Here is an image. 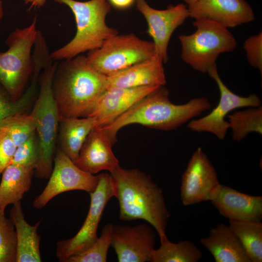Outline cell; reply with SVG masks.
Wrapping results in <instances>:
<instances>
[{
    "mask_svg": "<svg viewBox=\"0 0 262 262\" xmlns=\"http://www.w3.org/2000/svg\"><path fill=\"white\" fill-rule=\"evenodd\" d=\"M110 173L114 196L119 203V218L144 220L153 226L160 240L167 237L170 214L163 191L151 177L137 169H127L120 165Z\"/></svg>",
    "mask_w": 262,
    "mask_h": 262,
    "instance_id": "1",
    "label": "cell"
},
{
    "mask_svg": "<svg viewBox=\"0 0 262 262\" xmlns=\"http://www.w3.org/2000/svg\"><path fill=\"white\" fill-rule=\"evenodd\" d=\"M60 61L52 82L60 116L88 117L107 89V76L97 70L83 55Z\"/></svg>",
    "mask_w": 262,
    "mask_h": 262,
    "instance_id": "2",
    "label": "cell"
},
{
    "mask_svg": "<svg viewBox=\"0 0 262 262\" xmlns=\"http://www.w3.org/2000/svg\"><path fill=\"white\" fill-rule=\"evenodd\" d=\"M211 108V104L205 97L193 98L182 104L173 103L169 99L168 90L162 86L112 123L99 127L114 144L117 132L126 126L140 124L155 129L173 130Z\"/></svg>",
    "mask_w": 262,
    "mask_h": 262,
    "instance_id": "3",
    "label": "cell"
},
{
    "mask_svg": "<svg viewBox=\"0 0 262 262\" xmlns=\"http://www.w3.org/2000/svg\"><path fill=\"white\" fill-rule=\"evenodd\" d=\"M53 0L70 8L74 16L76 32L67 44L50 53L52 60L70 59L98 49L107 39L118 33L116 29L106 23L111 7L107 0Z\"/></svg>",
    "mask_w": 262,
    "mask_h": 262,
    "instance_id": "4",
    "label": "cell"
},
{
    "mask_svg": "<svg viewBox=\"0 0 262 262\" xmlns=\"http://www.w3.org/2000/svg\"><path fill=\"white\" fill-rule=\"evenodd\" d=\"M58 61L50 60L40 75V90L30 114L36 127L39 141L40 155L34 176L39 179H48L53 167L58 136L60 115L54 99L52 82Z\"/></svg>",
    "mask_w": 262,
    "mask_h": 262,
    "instance_id": "5",
    "label": "cell"
},
{
    "mask_svg": "<svg viewBox=\"0 0 262 262\" xmlns=\"http://www.w3.org/2000/svg\"><path fill=\"white\" fill-rule=\"evenodd\" d=\"M36 23L35 16L27 27L15 29L6 40L7 50L0 52V84L14 102L21 98L33 74L34 64L31 51L38 31Z\"/></svg>",
    "mask_w": 262,
    "mask_h": 262,
    "instance_id": "6",
    "label": "cell"
},
{
    "mask_svg": "<svg viewBox=\"0 0 262 262\" xmlns=\"http://www.w3.org/2000/svg\"><path fill=\"white\" fill-rule=\"evenodd\" d=\"M196 31L179 36L182 61L194 69L207 73L220 54L233 51L237 41L228 29L205 18L195 19Z\"/></svg>",
    "mask_w": 262,
    "mask_h": 262,
    "instance_id": "7",
    "label": "cell"
},
{
    "mask_svg": "<svg viewBox=\"0 0 262 262\" xmlns=\"http://www.w3.org/2000/svg\"><path fill=\"white\" fill-rule=\"evenodd\" d=\"M152 42L133 33L107 39L98 49L88 52L89 63L98 72L109 76L156 55Z\"/></svg>",
    "mask_w": 262,
    "mask_h": 262,
    "instance_id": "8",
    "label": "cell"
},
{
    "mask_svg": "<svg viewBox=\"0 0 262 262\" xmlns=\"http://www.w3.org/2000/svg\"><path fill=\"white\" fill-rule=\"evenodd\" d=\"M96 189L89 193L90 205L82 226L76 235L68 239L57 242L56 256L59 262L81 252L92 246L97 240V230L103 213L110 199L114 197L110 174L98 175Z\"/></svg>",
    "mask_w": 262,
    "mask_h": 262,
    "instance_id": "9",
    "label": "cell"
},
{
    "mask_svg": "<svg viewBox=\"0 0 262 262\" xmlns=\"http://www.w3.org/2000/svg\"><path fill=\"white\" fill-rule=\"evenodd\" d=\"M207 73L214 80L220 92V98L217 106L207 115L191 120L188 128L196 132H207L223 140L229 129L225 117L232 111L241 107H258L261 105L260 98L256 94L242 97L231 91L223 82L217 70L216 64L210 68Z\"/></svg>",
    "mask_w": 262,
    "mask_h": 262,
    "instance_id": "10",
    "label": "cell"
},
{
    "mask_svg": "<svg viewBox=\"0 0 262 262\" xmlns=\"http://www.w3.org/2000/svg\"><path fill=\"white\" fill-rule=\"evenodd\" d=\"M49 179L43 191L33 200V206L34 208H43L55 196L67 191L82 190L89 194L96 189L99 176L81 169L57 147L53 169Z\"/></svg>",
    "mask_w": 262,
    "mask_h": 262,
    "instance_id": "11",
    "label": "cell"
},
{
    "mask_svg": "<svg viewBox=\"0 0 262 262\" xmlns=\"http://www.w3.org/2000/svg\"><path fill=\"white\" fill-rule=\"evenodd\" d=\"M221 186L217 173L207 155L198 147L181 176L180 197L184 206L211 201Z\"/></svg>",
    "mask_w": 262,
    "mask_h": 262,
    "instance_id": "12",
    "label": "cell"
},
{
    "mask_svg": "<svg viewBox=\"0 0 262 262\" xmlns=\"http://www.w3.org/2000/svg\"><path fill=\"white\" fill-rule=\"evenodd\" d=\"M135 4L146 20L147 33L153 40L156 55L166 63L168 46L173 33L189 17L188 7L180 3L158 10L150 7L146 0H135Z\"/></svg>",
    "mask_w": 262,
    "mask_h": 262,
    "instance_id": "13",
    "label": "cell"
},
{
    "mask_svg": "<svg viewBox=\"0 0 262 262\" xmlns=\"http://www.w3.org/2000/svg\"><path fill=\"white\" fill-rule=\"evenodd\" d=\"M156 238L153 229L145 223L133 227L113 225L111 246L119 262H147L155 249Z\"/></svg>",
    "mask_w": 262,
    "mask_h": 262,
    "instance_id": "14",
    "label": "cell"
},
{
    "mask_svg": "<svg viewBox=\"0 0 262 262\" xmlns=\"http://www.w3.org/2000/svg\"><path fill=\"white\" fill-rule=\"evenodd\" d=\"M188 8L189 17L207 19L227 29L255 19L253 9L246 0H198Z\"/></svg>",
    "mask_w": 262,
    "mask_h": 262,
    "instance_id": "15",
    "label": "cell"
},
{
    "mask_svg": "<svg viewBox=\"0 0 262 262\" xmlns=\"http://www.w3.org/2000/svg\"><path fill=\"white\" fill-rule=\"evenodd\" d=\"M160 87L107 88L88 116L95 118L97 127L105 126Z\"/></svg>",
    "mask_w": 262,
    "mask_h": 262,
    "instance_id": "16",
    "label": "cell"
},
{
    "mask_svg": "<svg viewBox=\"0 0 262 262\" xmlns=\"http://www.w3.org/2000/svg\"><path fill=\"white\" fill-rule=\"evenodd\" d=\"M113 144L100 127H94L83 143L75 164L82 170L94 175L102 170L111 172L119 165L112 150Z\"/></svg>",
    "mask_w": 262,
    "mask_h": 262,
    "instance_id": "17",
    "label": "cell"
},
{
    "mask_svg": "<svg viewBox=\"0 0 262 262\" xmlns=\"http://www.w3.org/2000/svg\"><path fill=\"white\" fill-rule=\"evenodd\" d=\"M211 202L220 214L229 220H262V196L247 195L221 184Z\"/></svg>",
    "mask_w": 262,
    "mask_h": 262,
    "instance_id": "18",
    "label": "cell"
},
{
    "mask_svg": "<svg viewBox=\"0 0 262 262\" xmlns=\"http://www.w3.org/2000/svg\"><path fill=\"white\" fill-rule=\"evenodd\" d=\"M164 62L157 55L107 76V88L162 86L166 83Z\"/></svg>",
    "mask_w": 262,
    "mask_h": 262,
    "instance_id": "19",
    "label": "cell"
},
{
    "mask_svg": "<svg viewBox=\"0 0 262 262\" xmlns=\"http://www.w3.org/2000/svg\"><path fill=\"white\" fill-rule=\"evenodd\" d=\"M200 243L216 262H251L238 237L229 225L220 224L211 229Z\"/></svg>",
    "mask_w": 262,
    "mask_h": 262,
    "instance_id": "20",
    "label": "cell"
},
{
    "mask_svg": "<svg viewBox=\"0 0 262 262\" xmlns=\"http://www.w3.org/2000/svg\"><path fill=\"white\" fill-rule=\"evenodd\" d=\"M13 205L10 218L16 234V262H40L41 237L37 232L40 221L31 225L24 218L20 201Z\"/></svg>",
    "mask_w": 262,
    "mask_h": 262,
    "instance_id": "21",
    "label": "cell"
},
{
    "mask_svg": "<svg viewBox=\"0 0 262 262\" xmlns=\"http://www.w3.org/2000/svg\"><path fill=\"white\" fill-rule=\"evenodd\" d=\"M97 126V120L93 117L80 118L60 116L58 147L75 163L87 136Z\"/></svg>",
    "mask_w": 262,
    "mask_h": 262,
    "instance_id": "22",
    "label": "cell"
},
{
    "mask_svg": "<svg viewBox=\"0 0 262 262\" xmlns=\"http://www.w3.org/2000/svg\"><path fill=\"white\" fill-rule=\"evenodd\" d=\"M34 169L10 164L2 173L0 183V208L5 211L9 204L22 199L30 189Z\"/></svg>",
    "mask_w": 262,
    "mask_h": 262,
    "instance_id": "23",
    "label": "cell"
},
{
    "mask_svg": "<svg viewBox=\"0 0 262 262\" xmlns=\"http://www.w3.org/2000/svg\"><path fill=\"white\" fill-rule=\"evenodd\" d=\"M160 242V247L152 252L149 262H197L203 256L200 250L190 240L174 243L166 237Z\"/></svg>",
    "mask_w": 262,
    "mask_h": 262,
    "instance_id": "24",
    "label": "cell"
},
{
    "mask_svg": "<svg viewBox=\"0 0 262 262\" xmlns=\"http://www.w3.org/2000/svg\"><path fill=\"white\" fill-rule=\"evenodd\" d=\"M229 226L239 239L251 262H262L261 221L229 220Z\"/></svg>",
    "mask_w": 262,
    "mask_h": 262,
    "instance_id": "25",
    "label": "cell"
},
{
    "mask_svg": "<svg viewBox=\"0 0 262 262\" xmlns=\"http://www.w3.org/2000/svg\"><path fill=\"white\" fill-rule=\"evenodd\" d=\"M228 121L232 130V139L241 141L249 133L262 134V107H249L229 115Z\"/></svg>",
    "mask_w": 262,
    "mask_h": 262,
    "instance_id": "26",
    "label": "cell"
},
{
    "mask_svg": "<svg viewBox=\"0 0 262 262\" xmlns=\"http://www.w3.org/2000/svg\"><path fill=\"white\" fill-rule=\"evenodd\" d=\"M0 130L6 132L17 147L36 132V127L30 114L21 113L1 119Z\"/></svg>",
    "mask_w": 262,
    "mask_h": 262,
    "instance_id": "27",
    "label": "cell"
},
{
    "mask_svg": "<svg viewBox=\"0 0 262 262\" xmlns=\"http://www.w3.org/2000/svg\"><path fill=\"white\" fill-rule=\"evenodd\" d=\"M113 224L104 226L101 234L89 247L68 258L65 262H106L109 248L111 246Z\"/></svg>",
    "mask_w": 262,
    "mask_h": 262,
    "instance_id": "28",
    "label": "cell"
},
{
    "mask_svg": "<svg viewBox=\"0 0 262 262\" xmlns=\"http://www.w3.org/2000/svg\"><path fill=\"white\" fill-rule=\"evenodd\" d=\"M16 247L15 226L0 208V262H16Z\"/></svg>",
    "mask_w": 262,
    "mask_h": 262,
    "instance_id": "29",
    "label": "cell"
},
{
    "mask_svg": "<svg viewBox=\"0 0 262 262\" xmlns=\"http://www.w3.org/2000/svg\"><path fill=\"white\" fill-rule=\"evenodd\" d=\"M40 155L39 141L36 132L16 147L11 164L35 169Z\"/></svg>",
    "mask_w": 262,
    "mask_h": 262,
    "instance_id": "30",
    "label": "cell"
},
{
    "mask_svg": "<svg viewBox=\"0 0 262 262\" xmlns=\"http://www.w3.org/2000/svg\"><path fill=\"white\" fill-rule=\"evenodd\" d=\"M35 89L29 86L17 101H13L5 89L0 84V121L14 114L21 113L28 107L34 96Z\"/></svg>",
    "mask_w": 262,
    "mask_h": 262,
    "instance_id": "31",
    "label": "cell"
},
{
    "mask_svg": "<svg viewBox=\"0 0 262 262\" xmlns=\"http://www.w3.org/2000/svg\"><path fill=\"white\" fill-rule=\"evenodd\" d=\"M244 49L249 65L262 73V33L248 37L244 42Z\"/></svg>",
    "mask_w": 262,
    "mask_h": 262,
    "instance_id": "32",
    "label": "cell"
},
{
    "mask_svg": "<svg viewBox=\"0 0 262 262\" xmlns=\"http://www.w3.org/2000/svg\"><path fill=\"white\" fill-rule=\"evenodd\" d=\"M16 147L8 134L0 130V178L12 162Z\"/></svg>",
    "mask_w": 262,
    "mask_h": 262,
    "instance_id": "33",
    "label": "cell"
},
{
    "mask_svg": "<svg viewBox=\"0 0 262 262\" xmlns=\"http://www.w3.org/2000/svg\"><path fill=\"white\" fill-rule=\"evenodd\" d=\"M107 1L111 6L118 10L128 9L135 3V0H107Z\"/></svg>",
    "mask_w": 262,
    "mask_h": 262,
    "instance_id": "34",
    "label": "cell"
},
{
    "mask_svg": "<svg viewBox=\"0 0 262 262\" xmlns=\"http://www.w3.org/2000/svg\"><path fill=\"white\" fill-rule=\"evenodd\" d=\"M47 0H24L26 4H30L31 9L32 8H40L45 4Z\"/></svg>",
    "mask_w": 262,
    "mask_h": 262,
    "instance_id": "35",
    "label": "cell"
},
{
    "mask_svg": "<svg viewBox=\"0 0 262 262\" xmlns=\"http://www.w3.org/2000/svg\"><path fill=\"white\" fill-rule=\"evenodd\" d=\"M3 16V7L1 0H0V22Z\"/></svg>",
    "mask_w": 262,
    "mask_h": 262,
    "instance_id": "36",
    "label": "cell"
},
{
    "mask_svg": "<svg viewBox=\"0 0 262 262\" xmlns=\"http://www.w3.org/2000/svg\"><path fill=\"white\" fill-rule=\"evenodd\" d=\"M185 3H186L188 5H191L198 0H183Z\"/></svg>",
    "mask_w": 262,
    "mask_h": 262,
    "instance_id": "37",
    "label": "cell"
}]
</instances>
